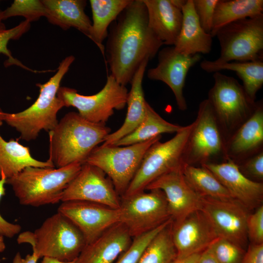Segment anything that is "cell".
<instances>
[{"mask_svg": "<svg viewBox=\"0 0 263 263\" xmlns=\"http://www.w3.org/2000/svg\"><path fill=\"white\" fill-rule=\"evenodd\" d=\"M144 61L134 75L130 84L126 104L127 113L122 126L105 138L102 145H113L118 140L133 131L143 121L146 112L147 101L145 99L142 82L148 62Z\"/></svg>", "mask_w": 263, "mask_h": 263, "instance_id": "24", "label": "cell"}, {"mask_svg": "<svg viewBox=\"0 0 263 263\" xmlns=\"http://www.w3.org/2000/svg\"><path fill=\"white\" fill-rule=\"evenodd\" d=\"M200 210L208 219L219 237L246 249V222L250 211L243 204L234 198L201 197Z\"/></svg>", "mask_w": 263, "mask_h": 263, "instance_id": "13", "label": "cell"}, {"mask_svg": "<svg viewBox=\"0 0 263 263\" xmlns=\"http://www.w3.org/2000/svg\"><path fill=\"white\" fill-rule=\"evenodd\" d=\"M49 132L50 161L56 168L83 164L93 151L111 133L103 123L89 121L78 113L71 112Z\"/></svg>", "mask_w": 263, "mask_h": 263, "instance_id": "2", "label": "cell"}, {"mask_svg": "<svg viewBox=\"0 0 263 263\" xmlns=\"http://www.w3.org/2000/svg\"><path fill=\"white\" fill-rule=\"evenodd\" d=\"M200 67L207 73L222 70L235 72L242 80L246 94L254 101L257 92L263 85V60L218 63L214 60H204L200 63Z\"/></svg>", "mask_w": 263, "mask_h": 263, "instance_id": "27", "label": "cell"}, {"mask_svg": "<svg viewBox=\"0 0 263 263\" xmlns=\"http://www.w3.org/2000/svg\"><path fill=\"white\" fill-rule=\"evenodd\" d=\"M172 221V219H170L153 230L133 237L130 246L113 263H138L149 243L160 230Z\"/></svg>", "mask_w": 263, "mask_h": 263, "instance_id": "34", "label": "cell"}, {"mask_svg": "<svg viewBox=\"0 0 263 263\" xmlns=\"http://www.w3.org/2000/svg\"><path fill=\"white\" fill-rule=\"evenodd\" d=\"M40 263H75V260L71 262H64L49 257H43Z\"/></svg>", "mask_w": 263, "mask_h": 263, "instance_id": "45", "label": "cell"}, {"mask_svg": "<svg viewBox=\"0 0 263 263\" xmlns=\"http://www.w3.org/2000/svg\"><path fill=\"white\" fill-rule=\"evenodd\" d=\"M171 237L177 257L201 253L219 237L211 223L200 209L178 222L172 221Z\"/></svg>", "mask_w": 263, "mask_h": 263, "instance_id": "17", "label": "cell"}, {"mask_svg": "<svg viewBox=\"0 0 263 263\" xmlns=\"http://www.w3.org/2000/svg\"><path fill=\"white\" fill-rule=\"evenodd\" d=\"M132 241L127 228L118 222L86 244L75 263H113L128 248Z\"/></svg>", "mask_w": 263, "mask_h": 263, "instance_id": "20", "label": "cell"}, {"mask_svg": "<svg viewBox=\"0 0 263 263\" xmlns=\"http://www.w3.org/2000/svg\"><path fill=\"white\" fill-rule=\"evenodd\" d=\"M241 263H263V244H249Z\"/></svg>", "mask_w": 263, "mask_h": 263, "instance_id": "41", "label": "cell"}, {"mask_svg": "<svg viewBox=\"0 0 263 263\" xmlns=\"http://www.w3.org/2000/svg\"><path fill=\"white\" fill-rule=\"evenodd\" d=\"M202 253H195L182 257L177 256L172 263H197Z\"/></svg>", "mask_w": 263, "mask_h": 263, "instance_id": "44", "label": "cell"}, {"mask_svg": "<svg viewBox=\"0 0 263 263\" xmlns=\"http://www.w3.org/2000/svg\"><path fill=\"white\" fill-rule=\"evenodd\" d=\"M218 263H241L246 250L232 242L219 237L209 246Z\"/></svg>", "mask_w": 263, "mask_h": 263, "instance_id": "35", "label": "cell"}, {"mask_svg": "<svg viewBox=\"0 0 263 263\" xmlns=\"http://www.w3.org/2000/svg\"><path fill=\"white\" fill-rule=\"evenodd\" d=\"M197 263H218L209 246L202 252Z\"/></svg>", "mask_w": 263, "mask_h": 263, "instance_id": "43", "label": "cell"}, {"mask_svg": "<svg viewBox=\"0 0 263 263\" xmlns=\"http://www.w3.org/2000/svg\"><path fill=\"white\" fill-rule=\"evenodd\" d=\"M3 20L2 11L0 9V29H5V26L2 22Z\"/></svg>", "mask_w": 263, "mask_h": 263, "instance_id": "48", "label": "cell"}, {"mask_svg": "<svg viewBox=\"0 0 263 263\" xmlns=\"http://www.w3.org/2000/svg\"><path fill=\"white\" fill-rule=\"evenodd\" d=\"M45 7V17L53 24L63 30L74 27L88 37L92 22L84 12V0H42Z\"/></svg>", "mask_w": 263, "mask_h": 263, "instance_id": "25", "label": "cell"}, {"mask_svg": "<svg viewBox=\"0 0 263 263\" xmlns=\"http://www.w3.org/2000/svg\"><path fill=\"white\" fill-rule=\"evenodd\" d=\"M5 244L4 240V237L0 236V253L2 252L5 249Z\"/></svg>", "mask_w": 263, "mask_h": 263, "instance_id": "47", "label": "cell"}, {"mask_svg": "<svg viewBox=\"0 0 263 263\" xmlns=\"http://www.w3.org/2000/svg\"><path fill=\"white\" fill-rule=\"evenodd\" d=\"M57 212L67 217L78 228L86 244L108 228L120 222L119 208L84 201L62 202Z\"/></svg>", "mask_w": 263, "mask_h": 263, "instance_id": "15", "label": "cell"}, {"mask_svg": "<svg viewBox=\"0 0 263 263\" xmlns=\"http://www.w3.org/2000/svg\"><path fill=\"white\" fill-rule=\"evenodd\" d=\"M4 112H3L2 110L0 108V126H1V125L3 123V122H4Z\"/></svg>", "mask_w": 263, "mask_h": 263, "instance_id": "49", "label": "cell"}, {"mask_svg": "<svg viewBox=\"0 0 263 263\" xmlns=\"http://www.w3.org/2000/svg\"><path fill=\"white\" fill-rule=\"evenodd\" d=\"M45 13L42 0H15L12 4L2 11L3 20L15 16H22L31 22L37 20Z\"/></svg>", "mask_w": 263, "mask_h": 263, "instance_id": "33", "label": "cell"}, {"mask_svg": "<svg viewBox=\"0 0 263 263\" xmlns=\"http://www.w3.org/2000/svg\"><path fill=\"white\" fill-rule=\"evenodd\" d=\"M215 37L221 48L216 63L263 60V14L227 24Z\"/></svg>", "mask_w": 263, "mask_h": 263, "instance_id": "9", "label": "cell"}, {"mask_svg": "<svg viewBox=\"0 0 263 263\" xmlns=\"http://www.w3.org/2000/svg\"><path fill=\"white\" fill-rule=\"evenodd\" d=\"M75 59L73 56H67L60 63L56 73L47 82L36 84L39 88V94L31 106L17 113H4V121L15 128L22 139L27 141L34 140L40 131L49 132L57 124V113L64 105L57 93L62 79Z\"/></svg>", "mask_w": 263, "mask_h": 263, "instance_id": "3", "label": "cell"}, {"mask_svg": "<svg viewBox=\"0 0 263 263\" xmlns=\"http://www.w3.org/2000/svg\"><path fill=\"white\" fill-rule=\"evenodd\" d=\"M147 191L120 197V222L132 238L172 219L164 192L158 189Z\"/></svg>", "mask_w": 263, "mask_h": 263, "instance_id": "10", "label": "cell"}, {"mask_svg": "<svg viewBox=\"0 0 263 263\" xmlns=\"http://www.w3.org/2000/svg\"><path fill=\"white\" fill-rule=\"evenodd\" d=\"M218 0H193V6L203 29L210 34L214 11Z\"/></svg>", "mask_w": 263, "mask_h": 263, "instance_id": "37", "label": "cell"}, {"mask_svg": "<svg viewBox=\"0 0 263 263\" xmlns=\"http://www.w3.org/2000/svg\"><path fill=\"white\" fill-rule=\"evenodd\" d=\"M263 12V0H218L210 35L213 38L221 27L233 21L255 17Z\"/></svg>", "mask_w": 263, "mask_h": 263, "instance_id": "29", "label": "cell"}, {"mask_svg": "<svg viewBox=\"0 0 263 263\" xmlns=\"http://www.w3.org/2000/svg\"><path fill=\"white\" fill-rule=\"evenodd\" d=\"M29 167L55 168L48 160L44 162L33 158L29 148L18 140L6 141L0 135V178H10Z\"/></svg>", "mask_w": 263, "mask_h": 263, "instance_id": "26", "label": "cell"}, {"mask_svg": "<svg viewBox=\"0 0 263 263\" xmlns=\"http://www.w3.org/2000/svg\"><path fill=\"white\" fill-rule=\"evenodd\" d=\"M209 170L229 192L250 211L263 205V183L253 181L243 174L238 165L226 158L222 163L202 164Z\"/></svg>", "mask_w": 263, "mask_h": 263, "instance_id": "18", "label": "cell"}, {"mask_svg": "<svg viewBox=\"0 0 263 263\" xmlns=\"http://www.w3.org/2000/svg\"><path fill=\"white\" fill-rule=\"evenodd\" d=\"M183 127L165 120L147 102L146 115L141 123L113 145L124 146L143 142L162 133H176Z\"/></svg>", "mask_w": 263, "mask_h": 263, "instance_id": "30", "label": "cell"}, {"mask_svg": "<svg viewBox=\"0 0 263 263\" xmlns=\"http://www.w3.org/2000/svg\"><path fill=\"white\" fill-rule=\"evenodd\" d=\"M30 27V22L25 20L12 28L0 29V54H2L8 57L5 63V66L16 65L27 70L35 71L29 69L19 61L13 57L10 51L7 47L8 43L11 39L19 38L29 30Z\"/></svg>", "mask_w": 263, "mask_h": 263, "instance_id": "36", "label": "cell"}, {"mask_svg": "<svg viewBox=\"0 0 263 263\" xmlns=\"http://www.w3.org/2000/svg\"><path fill=\"white\" fill-rule=\"evenodd\" d=\"M237 165L240 171L246 177L253 181L262 182L263 180V150L244 160Z\"/></svg>", "mask_w": 263, "mask_h": 263, "instance_id": "39", "label": "cell"}, {"mask_svg": "<svg viewBox=\"0 0 263 263\" xmlns=\"http://www.w3.org/2000/svg\"><path fill=\"white\" fill-rule=\"evenodd\" d=\"M128 91L110 75L103 88L96 94L84 95L74 89L60 87L57 95L64 107L76 108L86 120L95 123L105 124L114 110H122L126 105Z\"/></svg>", "mask_w": 263, "mask_h": 263, "instance_id": "11", "label": "cell"}, {"mask_svg": "<svg viewBox=\"0 0 263 263\" xmlns=\"http://www.w3.org/2000/svg\"><path fill=\"white\" fill-rule=\"evenodd\" d=\"M173 220L160 230L144 249L138 263H172L177 252L171 237Z\"/></svg>", "mask_w": 263, "mask_h": 263, "instance_id": "32", "label": "cell"}, {"mask_svg": "<svg viewBox=\"0 0 263 263\" xmlns=\"http://www.w3.org/2000/svg\"><path fill=\"white\" fill-rule=\"evenodd\" d=\"M263 144V107L260 101L251 115L227 141L225 158L240 163L260 152Z\"/></svg>", "mask_w": 263, "mask_h": 263, "instance_id": "21", "label": "cell"}, {"mask_svg": "<svg viewBox=\"0 0 263 263\" xmlns=\"http://www.w3.org/2000/svg\"><path fill=\"white\" fill-rule=\"evenodd\" d=\"M192 123L176 133L165 142L158 141L145 153L133 178L123 196L145 190L155 179L172 170L183 167L187 144Z\"/></svg>", "mask_w": 263, "mask_h": 263, "instance_id": "7", "label": "cell"}, {"mask_svg": "<svg viewBox=\"0 0 263 263\" xmlns=\"http://www.w3.org/2000/svg\"><path fill=\"white\" fill-rule=\"evenodd\" d=\"M157 58V65L148 70V77L167 85L174 94L179 109L186 110L187 103L183 93L186 78L189 70L201 60L200 55H186L170 46L160 49Z\"/></svg>", "mask_w": 263, "mask_h": 263, "instance_id": "16", "label": "cell"}, {"mask_svg": "<svg viewBox=\"0 0 263 263\" xmlns=\"http://www.w3.org/2000/svg\"><path fill=\"white\" fill-rule=\"evenodd\" d=\"M161 135L128 146H97L84 163L96 166L111 179L121 197L125 193L149 148L161 139Z\"/></svg>", "mask_w": 263, "mask_h": 263, "instance_id": "8", "label": "cell"}, {"mask_svg": "<svg viewBox=\"0 0 263 263\" xmlns=\"http://www.w3.org/2000/svg\"><path fill=\"white\" fill-rule=\"evenodd\" d=\"M6 181V179L4 178H0V201L5 193L4 185ZM21 229V227L19 225L6 221L0 214V236L11 238L19 234Z\"/></svg>", "mask_w": 263, "mask_h": 263, "instance_id": "40", "label": "cell"}, {"mask_svg": "<svg viewBox=\"0 0 263 263\" xmlns=\"http://www.w3.org/2000/svg\"><path fill=\"white\" fill-rule=\"evenodd\" d=\"M182 171L188 183L200 197L233 198L217 178L204 167L184 164Z\"/></svg>", "mask_w": 263, "mask_h": 263, "instance_id": "31", "label": "cell"}, {"mask_svg": "<svg viewBox=\"0 0 263 263\" xmlns=\"http://www.w3.org/2000/svg\"><path fill=\"white\" fill-rule=\"evenodd\" d=\"M247 233L250 244H263V205L250 213L246 222Z\"/></svg>", "mask_w": 263, "mask_h": 263, "instance_id": "38", "label": "cell"}, {"mask_svg": "<svg viewBox=\"0 0 263 263\" xmlns=\"http://www.w3.org/2000/svg\"><path fill=\"white\" fill-rule=\"evenodd\" d=\"M18 244H29L39 259L49 257L64 262L75 260L86 244L83 235L67 217L57 211L34 231L19 234Z\"/></svg>", "mask_w": 263, "mask_h": 263, "instance_id": "5", "label": "cell"}, {"mask_svg": "<svg viewBox=\"0 0 263 263\" xmlns=\"http://www.w3.org/2000/svg\"><path fill=\"white\" fill-rule=\"evenodd\" d=\"M182 167L158 177L150 184L145 190L158 189L164 192L174 222L181 221L190 213L200 209V207L201 197L186 180Z\"/></svg>", "mask_w": 263, "mask_h": 263, "instance_id": "19", "label": "cell"}, {"mask_svg": "<svg viewBox=\"0 0 263 263\" xmlns=\"http://www.w3.org/2000/svg\"><path fill=\"white\" fill-rule=\"evenodd\" d=\"M68 201L94 202L118 209L120 196L101 169L84 163L63 192L61 202Z\"/></svg>", "mask_w": 263, "mask_h": 263, "instance_id": "14", "label": "cell"}, {"mask_svg": "<svg viewBox=\"0 0 263 263\" xmlns=\"http://www.w3.org/2000/svg\"><path fill=\"white\" fill-rule=\"evenodd\" d=\"M107 38L104 50L110 75L125 86L163 45L149 27L143 0H132L109 26Z\"/></svg>", "mask_w": 263, "mask_h": 263, "instance_id": "1", "label": "cell"}, {"mask_svg": "<svg viewBox=\"0 0 263 263\" xmlns=\"http://www.w3.org/2000/svg\"><path fill=\"white\" fill-rule=\"evenodd\" d=\"M181 11L182 22L173 45L174 49L178 52L186 55L209 54L212 48L213 37L201 26L193 6V0H187Z\"/></svg>", "mask_w": 263, "mask_h": 263, "instance_id": "23", "label": "cell"}, {"mask_svg": "<svg viewBox=\"0 0 263 263\" xmlns=\"http://www.w3.org/2000/svg\"><path fill=\"white\" fill-rule=\"evenodd\" d=\"M132 0H91L93 23L89 38L99 47L102 53V42L107 38L108 29L120 13Z\"/></svg>", "mask_w": 263, "mask_h": 263, "instance_id": "28", "label": "cell"}, {"mask_svg": "<svg viewBox=\"0 0 263 263\" xmlns=\"http://www.w3.org/2000/svg\"><path fill=\"white\" fill-rule=\"evenodd\" d=\"M171 2L176 7L182 9V7L185 4L187 0H170Z\"/></svg>", "mask_w": 263, "mask_h": 263, "instance_id": "46", "label": "cell"}, {"mask_svg": "<svg viewBox=\"0 0 263 263\" xmlns=\"http://www.w3.org/2000/svg\"><path fill=\"white\" fill-rule=\"evenodd\" d=\"M209 101L225 141L251 115L257 105L235 78L220 72L213 75Z\"/></svg>", "mask_w": 263, "mask_h": 263, "instance_id": "6", "label": "cell"}, {"mask_svg": "<svg viewBox=\"0 0 263 263\" xmlns=\"http://www.w3.org/2000/svg\"><path fill=\"white\" fill-rule=\"evenodd\" d=\"M147 11L148 25L163 45L173 46L183 19L181 10L170 0H143Z\"/></svg>", "mask_w": 263, "mask_h": 263, "instance_id": "22", "label": "cell"}, {"mask_svg": "<svg viewBox=\"0 0 263 263\" xmlns=\"http://www.w3.org/2000/svg\"><path fill=\"white\" fill-rule=\"evenodd\" d=\"M39 258L34 253L28 254L23 258L19 252H17L15 255L12 263H37Z\"/></svg>", "mask_w": 263, "mask_h": 263, "instance_id": "42", "label": "cell"}, {"mask_svg": "<svg viewBox=\"0 0 263 263\" xmlns=\"http://www.w3.org/2000/svg\"><path fill=\"white\" fill-rule=\"evenodd\" d=\"M223 155L225 159V141L208 100L199 106L197 117L187 144L184 155L185 164L195 166L210 162Z\"/></svg>", "mask_w": 263, "mask_h": 263, "instance_id": "12", "label": "cell"}, {"mask_svg": "<svg viewBox=\"0 0 263 263\" xmlns=\"http://www.w3.org/2000/svg\"><path fill=\"white\" fill-rule=\"evenodd\" d=\"M82 164H72L60 168L27 167L6 179L19 203L38 207L61 202L63 192L77 174Z\"/></svg>", "mask_w": 263, "mask_h": 263, "instance_id": "4", "label": "cell"}]
</instances>
